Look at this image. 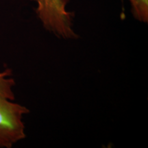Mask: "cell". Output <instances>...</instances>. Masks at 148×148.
<instances>
[{
  "mask_svg": "<svg viewBox=\"0 0 148 148\" xmlns=\"http://www.w3.org/2000/svg\"><path fill=\"white\" fill-rule=\"evenodd\" d=\"M132 15L135 19L143 23L148 22V0H129Z\"/></svg>",
  "mask_w": 148,
  "mask_h": 148,
  "instance_id": "obj_3",
  "label": "cell"
},
{
  "mask_svg": "<svg viewBox=\"0 0 148 148\" xmlns=\"http://www.w3.org/2000/svg\"><path fill=\"white\" fill-rule=\"evenodd\" d=\"M36 3V13L46 30L64 39H75L73 27L74 14L66 10L69 0H32Z\"/></svg>",
  "mask_w": 148,
  "mask_h": 148,
  "instance_id": "obj_2",
  "label": "cell"
},
{
  "mask_svg": "<svg viewBox=\"0 0 148 148\" xmlns=\"http://www.w3.org/2000/svg\"><path fill=\"white\" fill-rule=\"evenodd\" d=\"M12 71H0V148H11L26 136L23 121L29 110L14 101Z\"/></svg>",
  "mask_w": 148,
  "mask_h": 148,
  "instance_id": "obj_1",
  "label": "cell"
}]
</instances>
